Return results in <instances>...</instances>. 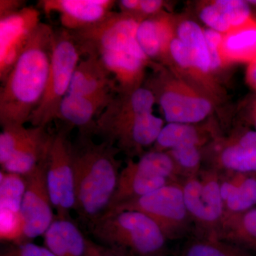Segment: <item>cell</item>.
<instances>
[{"label": "cell", "mask_w": 256, "mask_h": 256, "mask_svg": "<svg viewBox=\"0 0 256 256\" xmlns=\"http://www.w3.org/2000/svg\"><path fill=\"white\" fill-rule=\"evenodd\" d=\"M54 30L41 22L0 90L2 128L28 122L40 106L50 74Z\"/></svg>", "instance_id": "1"}, {"label": "cell", "mask_w": 256, "mask_h": 256, "mask_svg": "<svg viewBox=\"0 0 256 256\" xmlns=\"http://www.w3.org/2000/svg\"><path fill=\"white\" fill-rule=\"evenodd\" d=\"M92 133L78 132L72 142L75 208L84 223L92 224L108 210L118 183L119 150L106 141L94 142Z\"/></svg>", "instance_id": "2"}, {"label": "cell", "mask_w": 256, "mask_h": 256, "mask_svg": "<svg viewBox=\"0 0 256 256\" xmlns=\"http://www.w3.org/2000/svg\"><path fill=\"white\" fill-rule=\"evenodd\" d=\"M96 242L126 256H163L166 236L152 218L136 210L106 212L90 226Z\"/></svg>", "instance_id": "3"}, {"label": "cell", "mask_w": 256, "mask_h": 256, "mask_svg": "<svg viewBox=\"0 0 256 256\" xmlns=\"http://www.w3.org/2000/svg\"><path fill=\"white\" fill-rule=\"evenodd\" d=\"M82 56V47L72 32L64 28L54 30L46 90L40 106L28 120L33 127H47L57 119L60 104L68 94Z\"/></svg>", "instance_id": "4"}, {"label": "cell", "mask_w": 256, "mask_h": 256, "mask_svg": "<svg viewBox=\"0 0 256 256\" xmlns=\"http://www.w3.org/2000/svg\"><path fill=\"white\" fill-rule=\"evenodd\" d=\"M72 126L65 124L54 134L47 161L46 180L52 205L56 215L70 218L75 208V185L72 142L69 133Z\"/></svg>", "instance_id": "5"}, {"label": "cell", "mask_w": 256, "mask_h": 256, "mask_svg": "<svg viewBox=\"0 0 256 256\" xmlns=\"http://www.w3.org/2000/svg\"><path fill=\"white\" fill-rule=\"evenodd\" d=\"M144 18L124 12L111 13L90 28L72 32L82 47L84 55L97 54L126 48L137 42V31Z\"/></svg>", "instance_id": "6"}, {"label": "cell", "mask_w": 256, "mask_h": 256, "mask_svg": "<svg viewBox=\"0 0 256 256\" xmlns=\"http://www.w3.org/2000/svg\"><path fill=\"white\" fill-rule=\"evenodd\" d=\"M48 158L25 176L26 192L21 213L24 222L25 242L44 236L56 218L46 180Z\"/></svg>", "instance_id": "7"}, {"label": "cell", "mask_w": 256, "mask_h": 256, "mask_svg": "<svg viewBox=\"0 0 256 256\" xmlns=\"http://www.w3.org/2000/svg\"><path fill=\"white\" fill-rule=\"evenodd\" d=\"M41 12L24 6L18 12L0 18V80L3 84L41 23Z\"/></svg>", "instance_id": "8"}, {"label": "cell", "mask_w": 256, "mask_h": 256, "mask_svg": "<svg viewBox=\"0 0 256 256\" xmlns=\"http://www.w3.org/2000/svg\"><path fill=\"white\" fill-rule=\"evenodd\" d=\"M158 88V100L169 124L200 122L210 114V100L181 82L160 84L154 80L148 89Z\"/></svg>", "instance_id": "9"}, {"label": "cell", "mask_w": 256, "mask_h": 256, "mask_svg": "<svg viewBox=\"0 0 256 256\" xmlns=\"http://www.w3.org/2000/svg\"><path fill=\"white\" fill-rule=\"evenodd\" d=\"M154 94L148 88L118 92L96 119L94 134L102 138L129 124L138 116L152 112L156 104Z\"/></svg>", "instance_id": "10"}, {"label": "cell", "mask_w": 256, "mask_h": 256, "mask_svg": "<svg viewBox=\"0 0 256 256\" xmlns=\"http://www.w3.org/2000/svg\"><path fill=\"white\" fill-rule=\"evenodd\" d=\"M136 210L142 212L152 218L164 234L170 225L184 220L188 212L183 190L168 184L109 210Z\"/></svg>", "instance_id": "11"}, {"label": "cell", "mask_w": 256, "mask_h": 256, "mask_svg": "<svg viewBox=\"0 0 256 256\" xmlns=\"http://www.w3.org/2000/svg\"><path fill=\"white\" fill-rule=\"evenodd\" d=\"M114 0H42L40 8L46 14L60 15L62 28L79 31L100 22L114 12Z\"/></svg>", "instance_id": "12"}, {"label": "cell", "mask_w": 256, "mask_h": 256, "mask_svg": "<svg viewBox=\"0 0 256 256\" xmlns=\"http://www.w3.org/2000/svg\"><path fill=\"white\" fill-rule=\"evenodd\" d=\"M100 57L116 84V92H132L140 88L146 66L150 60L137 42L126 48L108 50Z\"/></svg>", "instance_id": "13"}, {"label": "cell", "mask_w": 256, "mask_h": 256, "mask_svg": "<svg viewBox=\"0 0 256 256\" xmlns=\"http://www.w3.org/2000/svg\"><path fill=\"white\" fill-rule=\"evenodd\" d=\"M114 97L112 92L96 96L67 94L60 104L57 119L78 128L79 132L94 134L96 119Z\"/></svg>", "instance_id": "14"}, {"label": "cell", "mask_w": 256, "mask_h": 256, "mask_svg": "<svg viewBox=\"0 0 256 256\" xmlns=\"http://www.w3.org/2000/svg\"><path fill=\"white\" fill-rule=\"evenodd\" d=\"M112 75L97 54L86 56L77 66L68 94L79 96H96L116 92Z\"/></svg>", "instance_id": "15"}, {"label": "cell", "mask_w": 256, "mask_h": 256, "mask_svg": "<svg viewBox=\"0 0 256 256\" xmlns=\"http://www.w3.org/2000/svg\"><path fill=\"white\" fill-rule=\"evenodd\" d=\"M163 120L152 112L138 116L134 120L114 131L107 139L120 150L134 152L156 142Z\"/></svg>", "instance_id": "16"}, {"label": "cell", "mask_w": 256, "mask_h": 256, "mask_svg": "<svg viewBox=\"0 0 256 256\" xmlns=\"http://www.w3.org/2000/svg\"><path fill=\"white\" fill-rule=\"evenodd\" d=\"M183 193L186 210L198 220L214 222L222 214L224 201L217 182L203 184L192 180L186 184Z\"/></svg>", "instance_id": "17"}, {"label": "cell", "mask_w": 256, "mask_h": 256, "mask_svg": "<svg viewBox=\"0 0 256 256\" xmlns=\"http://www.w3.org/2000/svg\"><path fill=\"white\" fill-rule=\"evenodd\" d=\"M53 137L46 127H34L33 134L1 165V170L26 176L48 158Z\"/></svg>", "instance_id": "18"}, {"label": "cell", "mask_w": 256, "mask_h": 256, "mask_svg": "<svg viewBox=\"0 0 256 256\" xmlns=\"http://www.w3.org/2000/svg\"><path fill=\"white\" fill-rule=\"evenodd\" d=\"M43 237L44 246L55 256H87L88 238L72 218L56 216Z\"/></svg>", "instance_id": "19"}, {"label": "cell", "mask_w": 256, "mask_h": 256, "mask_svg": "<svg viewBox=\"0 0 256 256\" xmlns=\"http://www.w3.org/2000/svg\"><path fill=\"white\" fill-rule=\"evenodd\" d=\"M174 37V28L169 16L162 14L143 20L136 35L138 44L150 60L168 54Z\"/></svg>", "instance_id": "20"}, {"label": "cell", "mask_w": 256, "mask_h": 256, "mask_svg": "<svg viewBox=\"0 0 256 256\" xmlns=\"http://www.w3.org/2000/svg\"><path fill=\"white\" fill-rule=\"evenodd\" d=\"M224 65L252 62L256 56V20L224 34L220 47Z\"/></svg>", "instance_id": "21"}, {"label": "cell", "mask_w": 256, "mask_h": 256, "mask_svg": "<svg viewBox=\"0 0 256 256\" xmlns=\"http://www.w3.org/2000/svg\"><path fill=\"white\" fill-rule=\"evenodd\" d=\"M176 34L191 53L195 72L202 75L210 74L212 72L210 54L204 30L194 22L186 20L178 25Z\"/></svg>", "instance_id": "22"}, {"label": "cell", "mask_w": 256, "mask_h": 256, "mask_svg": "<svg viewBox=\"0 0 256 256\" xmlns=\"http://www.w3.org/2000/svg\"><path fill=\"white\" fill-rule=\"evenodd\" d=\"M222 200L229 210L242 212L256 204V178H248L238 184L224 182L220 185Z\"/></svg>", "instance_id": "23"}, {"label": "cell", "mask_w": 256, "mask_h": 256, "mask_svg": "<svg viewBox=\"0 0 256 256\" xmlns=\"http://www.w3.org/2000/svg\"><path fill=\"white\" fill-rule=\"evenodd\" d=\"M25 176L14 173L0 172V208L21 212L26 192Z\"/></svg>", "instance_id": "24"}, {"label": "cell", "mask_w": 256, "mask_h": 256, "mask_svg": "<svg viewBox=\"0 0 256 256\" xmlns=\"http://www.w3.org/2000/svg\"><path fill=\"white\" fill-rule=\"evenodd\" d=\"M200 136L193 126L188 124H168L163 127L156 142V151L172 149L182 144H191L197 146Z\"/></svg>", "instance_id": "25"}, {"label": "cell", "mask_w": 256, "mask_h": 256, "mask_svg": "<svg viewBox=\"0 0 256 256\" xmlns=\"http://www.w3.org/2000/svg\"><path fill=\"white\" fill-rule=\"evenodd\" d=\"M222 164L228 169L240 172H256V148L236 144L224 150Z\"/></svg>", "instance_id": "26"}, {"label": "cell", "mask_w": 256, "mask_h": 256, "mask_svg": "<svg viewBox=\"0 0 256 256\" xmlns=\"http://www.w3.org/2000/svg\"><path fill=\"white\" fill-rule=\"evenodd\" d=\"M34 127L25 128L23 124H12L2 128L0 133V164L11 158L15 151L31 137Z\"/></svg>", "instance_id": "27"}, {"label": "cell", "mask_w": 256, "mask_h": 256, "mask_svg": "<svg viewBox=\"0 0 256 256\" xmlns=\"http://www.w3.org/2000/svg\"><path fill=\"white\" fill-rule=\"evenodd\" d=\"M0 239L12 244L26 242L24 222L21 212L0 208Z\"/></svg>", "instance_id": "28"}, {"label": "cell", "mask_w": 256, "mask_h": 256, "mask_svg": "<svg viewBox=\"0 0 256 256\" xmlns=\"http://www.w3.org/2000/svg\"><path fill=\"white\" fill-rule=\"evenodd\" d=\"M183 256H252L242 247L212 242L190 244Z\"/></svg>", "instance_id": "29"}, {"label": "cell", "mask_w": 256, "mask_h": 256, "mask_svg": "<svg viewBox=\"0 0 256 256\" xmlns=\"http://www.w3.org/2000/svg\"><path fill=\"white\" fill-rule=\"evenodd\" d=\"M213 3L225 15L232 30L244 26L254 18L247 1L217 0Z\"/></svg>", "instance_id": "30"}, {"label": "cell", "mask_w": 256, "mask_h": 256, "mask_svg": "<svg viewBox=\"0 0 256 256\" xmlns=\"http://www.w3.org/2000/svg\"><path fill=\"white\" fill-rule=\"evenodd\" d=\"M200 16L202 21L212 30L224 34L232 30L230 25L229 24L225 15L213 2L210 3L202 9Z\"/></svg>", "instance_id": "31"}, {"label": "cell", "mask_w": 256, "mask_h": 256, "mask_svg": "<svg viewBox=\"0 0 256 256\" xmlns=\"http://www.w3.org/2000/svg\"><path fill=\"white\" fill-rule=\"evenodd\" d=\"M238 239L244 246L256 252V208L248 210L242 218Z\"/></svg>", "instance_id": "32"}, {"label": "cell", "mask_w": 256, "mask_h": 256, "mask_svg": "<svg viewBox=\"0 0 256 256\" xmlns=\"http://www.w3.org/2000/svg\"><path fill=\"white\" fill-rule=\"evenodd\" d=\"M170 154L173 159L186 169H194L200 164V152L195 144H186L175 146L171 150Z\"/></svg>", "instance_id": "33"}, {"label": "cell", "mask_w": 256, "mask_h": 256, "mask_svg": "<svg viewBox=\"0 0 256 256\" xmlns=\"http://www.w3.org/2000/svg\"><path fill=\"white\" fill-rule=\"evenodd\" d=\"M0 256H55L46 246L30 242L12 244Z\"/></svg>", "instance_id": "34"}, {"label": "cell", "mask_w": 256, "mask_h": 256, "mask_svg": "<svg viewBox=\"0 0 256 256\" xmlns=\"http://www.w3.org/2000/svg\"><path fill=\"white\" fill-rule=\"evenodd\" d=\"M205 40L208 46L210 60V69L212 70L220 68L223 66L222 56H220V47L223 42L224 34L212 30H204Z\"/></svg>", "instance_id": "35"}, {"label": "cell", "mask_w": 256, "mask_h": 256, "mask_svg": "<svg viewBox=\"0 0 256 256\" xmlns=\"http://www.w3.org/2000/svg\"><path fill=\"white\" fill-rule=\"evenodd\" d=\"M170 54L180 66L195 72L193 58L188 47L178 36L174 37L170 46Z\"/></svg>", "instance_id": "36"}, {"label": "cell", "mask_w": 256, "mask_h": 256, "mask_svg": "<svg viewBox=\"0 0 256 256\" xmlns=\"http://www.w3.org/2000/svg\"><path fill=\"white\" fill-rule=\"evenodd\" d=\"M163 4L161 0H140L138 14L144 18L156 16L159 14Z\"/></svg>", "instance_id": "37"}, {"label": "cell", "mask_w": 256, "mask_h": 256, "mask_svg": "<svg viewBox=\"0 0 256 256\" xmlns=\"http://www.w3.org/2000/svg\"><path fill=\"white\" fill-rule=\"evenodd\" d=\"M87 256H126L88 238Z\"/></svg>", "instance_id": "38"}, {"label": "cell", "mask_w": 256, "mask_h": 256, "mask_svg": "<svg viewBox=\"0 0 256 256\" xmlns=\"http://www.w3.org/2000/svg\"><path fill=\"white\" fill-rule=\"evenodd\" d=\"M25 1L22 0H1L0 1V18L18 12L24 8Z\"/></svg>", "instance_id": "39"}, {"label": "cell", "mask_w": 256, "mask_h": 256, "mask_svg": "<svg viewBox=\"0 0 256 256\" xmlns=\"http://www.w3.org/2000/svg\"><path fill=\"white\" fill-rule=\"evenodd\" d=\"M118 4L119 5L121 12L140 16L138 13H139L140 0H121Z\"/></svg>", "instance_id": "40"}, {"label": "cell", "mask_w": 256, "mask_h": 256, "mask_svg": "<svg viewBox=\"0 0 256 256\" xmlns=\"http://www.w3.org/2000/svg\"><path fill=\"white\" fill-rule=\"evenodd\" d=\"M246 80L249 86L256 90V56L248 66Z\"/></svg>", "instance_id": "41"}, {"label": "cell", "mask_w": 256, "mask_h": 256, "mask_svg": "<svg viewBox=\"0 0 256 256\" xmlns=\"http://www.w3.org/2000/svg\"><path fill=\"white\" fill-rule=\"evenodd\" d=\"M252 118H254V124L256 127V101L254 104V108H252Z\"/></svg>", "instance_id": "42"}]
</instances>
